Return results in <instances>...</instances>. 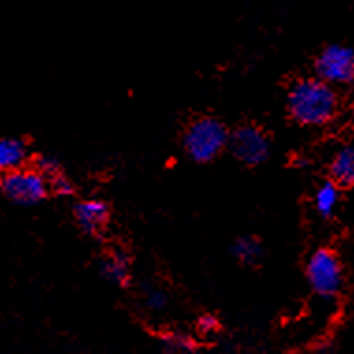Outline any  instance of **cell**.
Listing matches in <instances>:
<instances>
[{
  "instance_id": "obj_1",
  "label": "cell",
  "mask_w": 354,
  "mask_h": 354,
  "mask_svg": "<svg viewBox=\"0 0 354 354\" xmlns=\"http://www.w3.org/2000/svg\"><path fill=\"white\" fill-rule=\"evenodd\" d=\"M287 112L302 127H323L337 116L339 95L334 86L315 77L295 80L287 92Z\"/></svg>"
},
{
  "instance_id": "obj_2",
  "label": "cell",
  "mask_w": 354,
  "mask_h": 354,
  "mask_svg": "<svg viewBox=\"0 0 354 354\" xmlns=\"http://www.w3.org/2000/svg\"><path fill=\"white\" fill-rule=\"evenodd\" d=\"M230 131L216 118L203 116L190 123L183 135V147L194 162H211L227 147Z\"/></svg>"
},
{
  "instance_id": "obj_3",
  "label": "cell",
  "mask_w": 354,
  "mask_h": 354,
  "mask_svg": "<svg viewBox=\"0 0 354 354\" xmlns=\"http://www.w3.org/2000/svg\"><path fill=\"white\" fill-rule=\"evenodd\" d=\"M306 278L321 299H336L345 281L342 259L332 248H317L308 259Z\"/></svg>"
},
{
  "instance_id": "obj_4",
  "label": "cell",
  "mask_w": 354,
  "mask_h": 354,
  "mask_svg": "<svg viewBox=\"0 0 354 354\" xmlns=\"http://www.w3.org/2000/svg\"><path fill=\"white\" fill-rule=\"evenodd\" d=\"M0 190L17 205H37L49 194V181L36 170L21 166L0 177Z\"/></svg>"
},
{
  "instance_id": "obj_5",
  "label": "cell",
  "mask_w": 354,
  "mask_h": 354,
  "mask_svg": "<svg viewBox=\"0 0 354 354\" xmlns=\"http://www.w3.org/2000/svg\"><path fill=\"white\" fill-rule=\"evenodd\" d=\"M315 79L330 86L353 84L354 80V50L348 45L332 43L326 45L313 64Z\"/></svg>"
},
{
  "instance_id": "obj_6",
  "label": "cell",
  "mask_w": 354,
  "mask_h": 354,
  "mask_svg": "<svg viewBox=\"0 0 354 354\" xmlns=\"http://www.w3.org/2000/svg\"><path fill=\"white\" fill-rule=\"evenodd\" d=\"M227 147L232 149L233 157L243 165L259 166L269 159L270 138L261 127L245 123L230 133Z\"/></svg>"
},
{
  "instance_id": "obj_7",
  "label": "cell",
  "mask_w": 354,
  "mask_h": 354,
  "mask_svg": "<svg viewBox=\"0 0 354 354\" xmlns=\"http://www.w3.org/2000/svg\"><path fill=\"white\" fill-rule=\"evenodd\" d=\"M73 216L82 232L88 235H99L109 224L110 207L103 200L88 198V200L75 203Z\"/></svg>"
},
{
  "instance_id": "obj_8",
  "label": "cell",
  "mask_w": 354,
  "mask_h": 354,
  "mask_svg": "<svg viewBox=\"0 0 354 354\" xmlns=\"http://www.w3.org/2000/svg\"><path fill=\"white\" fill-rule=\"evenodd\" d=\"M99 270H101L103 278L116 283V286L125 287L131 283L133 270H131V259L125 252L114 250L106 254L99 263Z\"/></svg>"
},
{
  "instance_id": "obj_9",
  "label": "cell",
  "mask_w": 354,
  "mask_h": 354,
  "mask_svg": "<svg viewBox=\"0 0 354 354\" xmlns=\"http://www.w3.org/2000/svg\"><path fill=\"white\" fill-rule=\"evenodd\" d=\"M330 181L342 189V187H353L354 183V149L353 144H343L334 157L330 160L328 166Z\"/></svg>"
},
{
  "instance_id": "obj_10",
  "label": "cell",
  "mask_w": 354,
  "mask_h": 354,
  "mask_svg": "<svg viewBox=\"0 0 354 354\" xmlns=\"http://www.w3.org/2000/svg\"><path fill=\"white\" fill-rule=\"evenodd\" d=\"M28 159L26 144L19 138H0V177L25 166Z\"/></svg>"
},
{
  "instance_id": "obj_11",
  "label": "cell",
  "mask_w": 354,
  "mask_h": 354,
  "mask_svg": "<svg viewBox=\"0 0 354 354\" xmlns=\"http://www.w3.org/2000/svg\"><path fill=\"white\" fill-rule=\"evenodd\" d=\"M339 200H342V189L337 187L334 181L326 179L324 183H321L315 190V196H313V205H315V211H317L323 218H330L336 207L339 205Z\"/></svg>"
},
{
  "instance_id": "obj_12",
  "label": "cell",
  "mask_w": 354,
  "mask_h": 354,
  "mask_svg": "<svg viewBox=\"0 0 354 354\" xmlns=\"http://www.w3.org/2000/svg\"><path fill=\"white\" fill-rule=\"evenodd\" d=\"M162 354H198V343L192 336L183 332H166L160 336Z\"/></svg>"
},
{
  "instance_id": "obj_13",
  "label": "cell",
  "mask_w": 354,
  "mask_h": 354,
  "mask_svg": "<svg viewBox=\"0 0 354 354\" xmlns=\"http://www.w3.org/2000/svg\"><path fill=\"white\" fill-rule=\"evenodd\" d=\"M233 256L237 257V261L245 265H256L261 261L263 257V245L261 241L252 235H243L233 241L232 245Z\"/></svg>"
},
{
  "instance_id": "obj_14",
  "label": "cell",
  "mask_w": 354,
  "mask_h": 354,
  "mask_svg": "<svg viewBox=\"0 0 354 354\" xmlns=\"http://www.w3.org/2000/svg\"><path fill=\"white\" fill-rule=\"evenodd\" d=\"M168 293L159 286H146L144 287V308L147 312L159 313L165 312L168 308Z\"/></svg>"
},
{
  "instance_id": "obj_15",
  "label": "cell",
  "mask_w": 354,
  "mask_h": 354,
  "mask_svg": "<svg viewBox=\"0 0 354 354\" xmlns=\"http://www.w3.org/2000/svg\"><path fill=\"white\" fill-rule=\"evenodd\" d=\"M36 170L39 171L47 181H49L50 177L56 176V174H60V171H64V168H62L60 160L55 159L53 155H41V157H37Z\"/></svg>"
},
{
  "instance_id": "obj_16",
  "label": "cell",
  "mask_w": 354,
  "mask_h": 354,
  "mask_svg": "<svg viewBox=\"0 0 354 354\" xmlns=\"http://www.w3.org/2000/svg\"><path fill=\"white\" fill-rule=\"evenodd\" d=\"M49 190H53L56 196H73L75 185L64 171H60L49 179Z\"/></svg>"
},
{
  "instance_id": "obj_17",
  "label": "cell",
  "mask_w": 354,
  "mask_h": 354,
  "mask_svg": "<svg viewBox=\"0 0 354 354\" xmlns=\"http://www.w3.org/2000/svg\"><path fill=\"white\" fill-rule=\"evenodd\" d=\"M218 317L213 313H203L202 317L198 319V332L203 336H213L214 332H218Z\"/></svg>"
}]
</instances>
